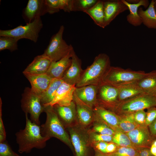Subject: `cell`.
I'll list each match as a JSON object with an SVG mask.
<instances>
[{"label": "cell", "mask_w": 156, "mask_h": 156, "mask_svg": "<svg viewBox=\"0 0 156 156\" xmlns=\"http://www.w3.org/2000/svg\"><path fill=\"white\" fill-rule=\"evenodd\" d=\"M26 124L25 128L15 134L18 146V151L20 153H28L34 148L42 149L46 146L49 139L42 135L40 126L32 122L25 113Z\"/></svg>", "instance_id": "cell-1"}, {"label": "cell", "mask_w": 156, "mask_h": 156, "mask_svg": "<svg viewBox=\"0 0 156 156\" xmlns=\"http://www.w3.org/2000/svg\"><path fill=\"white\" fill-rule=\"evenodd\" d=\"M111 67L109 56L105 53L99 54L95 57L92 63L83 70L76 87L99 85Z\"/></svg>", "instance_id": "cell-2"}, {"label": "cell", "mask_w": 156, "mask_h": 156, "mask_svg": "<svg viewBox=\"0 0 156 156\" xmlns=\"http://www.w3.org/2000/svg\"><path fill=\"white\" fill-rule=\"evenodd\" d=\"M44 107L47 117L45 122L40 126L42 135L49 139L55 138L72 148L70 136L53 106L48 105Z\"/></svg>", "instance_id": "cell-3"}, {"label": "cell", "mask_w": 156, "mask_h": 156, "mask_svg": "<svg viewBox=\"0 0 156 156\" xmlns=\"http://www.w3.org/2000/svg\"><path fill=\"white\" fill-rule=\"evenodd\" d=\"M147 74L142 71H135L111 66L100 84H108L118 88L132 83L143 78Z\"/></svg>", "instance_id": "cell-4"}, {"label": "cell", "mask_w": 156, "mask_h": 156, "mask_svg": "<svg viewBox=\"0 0 156 156\" xmlns=\"http://www.w3.org/2000/svg\"><path fill=\"white\" fill-rule=\"evenodd\" d=\"M154 107H156V96L144 94L119 102L111 111L120 115Z\"/></svg>", "instance_id": "cell-5"}, {"label": "cell", "mask_w": 156, "mask_h": 156, "mask_svg": "<svg viewBox=\"0 0 156 156\" xmlns=\"http://www.w3.org/2000/svg\"><path fill=\"white\" fill-rule=\"evenodd\" d=\"M43 26L41 17H38L25 25H19L12 29L0 30V36H9L19 40L26 39L36 42Z\"/></svg>", "instance_id": "cell-6"}, {"label": "cell", "mask_w": 156, "mask_h": 156, "mask_svg": "<svg viewBox=\"0 0 156 156\" xmlns=\"http://www.w3.org/2000/svg\"><path fill=\"white\" fill-rule=\"evenodd\" d=\"M21 106L23 111L30 115L31 120L39 125V116L44 112V107L42 104L40 96L35 93L31 88L26 87L21 100Z\"/></svg>", "instance_id": "cell-7"}, {"label": "cell", "mask_w": 156, "mask_h": 156, "mask_svg": "<svg viewBox=\"0 0 156 156\" xmlns=\"http://www.w3.org/2000/svg\"><path fill=\"white\" fill-rule=\"evenodd\" d=\"M76 156H88L90 141L88 130L80 126L77 122L66 127Z\"/></svg>", "instance_id": "cell-8"}, {"label": "cell", "mask_w": 156, "mask_h": 156, "mask_svg": "<svg viewBox=\"0 0 156 156\" xmlns=\"http://www.w3.org/2000/svg\"><path fill=\"white\" fill-rule=\"evenodd\" d=\"M64 29V26L61 25L57 32L52 36L43 53L52 61L59 60L73 49L71 45L68 44L63 38Z\"/></svg>", "instance_id": "cell-9"}, {"label": "cell", "mask_w": 156, "mask_h": 156, "mask_svg": "<svg viewBox=\"0 0 156 156\" xmlns=\"http://www.w3.org/2000/svg\"><path fill=\"white\" fill-rule=\"evenodd\" d=\"M119 89L106 84L98 86L97 99L98 105L111 111L119 102Z\"/></svg>", "instance_id": "cell-10"}, {"label": "cell", "mask_w": 156, "mask_h": 156, "mask_svg": "<svg viewBox=\"0 0 156 156\" xmlns=\"http://www.w3.org/2000/svg\"><path fill=\"white\" fill-rule=\"evenodd\" d=\"M136 148H150L154 138L151 135L148 126L139 125L133 130L126 133Z\"/></svg>", "instance_id": "cell-11"}, {"label": "cell", "mask_w": 156, "mask_h": 156, "mask_svg": "<svg viewBox=\"0 0 156 156\" xmlns=\"http://www.w3.org/2000/svg\"><path fill=\"white\" fill-rule=\"evenodd\" d=\"M73 101L76 105L77 121L80 126L86 128L94 122V114L93 108L80 100L75 92Z\"/></svg>", "instance_id": "cell-12"}, {"label": "cell", "mask_w": 156, "mask_h": 156, "mask_svg": "<svg viewBox=\"0 0 156 156\" xmlns=\"http://www.w3.org/2000/svg\"><path fill=\"white\" fill-rule=\"evenodd\" d=\"M93 110L94 114V121L105 124L116 132L121 131L118 126V115L98 105L94 107Z\"/></svg>", "instance_id": "cell-13"}, {"label": "cell", "mask_w": 156, "mask_h": 156, "mask_svg": "<svg viewBox=\"0 0 156 156\" xmlns=\"http://www.w3.org/2000/svg\"><path fill=\"white\" fill-rule=\"evenodd\" d=\"M103 1L104 28L109 25L119 14L129 10L122 0Z\"/></svg>", "instance_id": "cell-14"}, {"label": "cell", "mask_w": 156, "mask_h": 156, "mask_svg": "<svg viewBox=\"0 0 156 156\" xmlns=\"http://www.w3.org/2000/svg\"><path fill=\"white\" fill-rule=\"evenodd\" d=\"M76 88L75 85H70L63 82L57 90L53 100L48 106H53L55 105L61 106L70 105L73 100Z\"/></svg>", "instance_id": "cell-15"}, {"label": "cell", "mask_w": 156, "mask_h": 156, "mask_svg": "<svg viewBox=\"0 0 156 156\" xmlns=\"http://www.w3.org/2000/svg\"><path fill=\"white\" fill-rule=\"evenodd\" d=\"M71 64L65 73L62 80L70 85H75L79 81L83 70L81 67V61L76 54L72 52Z\"/></svg>", "instance_id": "cell-16"}, {"label": "cell", "mask_w": 156, "mask_h": 156, "mask_svg": "<svg viewBox=\"0 0 156 156\" xmlns=\"http://www.w3.org/2000/svg\"><path fill=\"white\" fill-rule=\"evenodd\" d=\"M23 73L30 82L32 90L40 96L47 88L52 79L47 73L34 74L24 71Z\"/></svg>", "instance_id": "cell-17"}, {"label": "cell", "mask_w": 156, "mask_h": 156, "mask_svg": "<svg viewBox=\"0 0 156 156\" xmlns=\"http://www.w3.org/2000/svg\"><path fill=\"white\" fill-rule=\"evenodd\" d=\"M98 88L97 86L88 85L76 87L75 92L80 100L93 108L98 105Z\"/></svg>", "instance_id": "cell-18"}, {"label": "cell", "mask_w": 156, "mask_h": 156, "mask_svg": "<svg viewBox=\"0 0 156 156\" xmlns=\"http://www.w3.org/2000/svg\"><path fill=\"white\" fill-rule=\"evenodd\" d=\"M53 106L65 128L77 122L76 105L73 100L68 106L55 105Z\"/></svg>", "instance_id": "cell-19"}, {"label": "cell", "mask_w": 156, "mask_h": 156, "mask_svg": "<svg viewBox=\"0 0 156 156\" xmlns=\"http://www.w3.org/2000/svg\"><path fill=\"white\" fill-rule=\"evenodd\" d=\"M73 49L59 60L52 61L47 74L52 78L62 79L71 64V57Z\"/></svg>", "instance_id": "cell-20"}, {"label": "cell", "mask_w": 156, "mask_h": 156, "mask_svg": "<svg viewBox=\"0 0 156 156\" xmlns=\"http://www.w3.org/2000/svg\"><path fill=\"white\" fill-rule=\"evenodd\" d=\"M144 94L156 96V70L147 73L146 75L131 83Z\"/></svg>", "instance_id": "cell-21"}, {"label": "cell", "mask_w": 156, "mask_h": 156, "mask_svg": "<svg viewBox=\"0 0 156 156\" xmlns=\"http://www.w3.org/2000/svg\"><path fill=\"white\" fill-rule=\"evenodd\" d=\"M52 62L43 53L36 57L24 71L34 74L47 73Z\"/></svg>", "instance_id": "cell-22"}, {"label": "cell", "mask_w": 156, "mask_h": 156, "mask_svg": "<svg viewBox=\"0 0 156 156\" xmlns=\"http://www.w3.org/2000/svg\"><path fill=\"white\" fill-rule=\"evenodd\" d=\"M47 13L45 0H29L24 11L29 22Z\"/></svg>", "instance_id": "cell-23"}, {"label": "cell", "mask_w": 156, "mask_h": 156, "mask_svg": "<svg viewBox=\"0 0 156 156\" xmlns=\"http://www.w3.org/2000/svg\"><path fill=\"white\" fill-rule=\"evenodd\" d=\"M122 1L127 6L129 11V14L126 17L127 22L135 27L140 25L142 22L138 14L139 8L142 6L147 8L149 5V1L147 0H140L139 2L135 3H130L125 0H122Z\"/></svg>", "instance_id": "cell-24"}, {"label": "cell", "mask_w": 156, "mask_h": 156, "mask_svg": "<svg viewBox=\"0 0 156 156\" xmlns=\"http://www.w3.org/2000/svg\"><path fill=\"white\" fill-rule=\"evenodd\" d=\"M154 0L151 1L148 7L145 10L140 7L138 14L141 18L142 23L149 28L156 29V12L154 6Z\"/></svg>", "instance_id": "cell-25"}, {"label": "cell", "mask_w": 156, "mask_h": 156, "mask_svg": "<svg viewBox=\"0 0 156 156\" xmlns=\"http://www.w3.org/2000/svg\"><path fill=\"white\" fill-rule=\"evenodd\" d=\"M47 12L53 14L63 10L65 12L72 11V0H45Z\"/></svg>", "instance_id": "cell-26"}, {"label": "cell", "mask_w": 156, "mask_h": 156, "mask_svg": "<svg viewBox=\"0 0 156 156\" xmlns=\"http://www.w3.org/2000/svg\"><path fill=\"white\" fill-rule=\"evenodd\" d=\"M63 82L62 79L52 78L49 86L40 96L41 102L44 107L48 106L53 100L57 90Z\"/></svg>", "instance_id": "cell-27"}, {"label": "cell", "mask_w": 156, "mask_h": 156, "mask_svg": "<svg viewBox=\"0 0 156 156\" xmlns=\"http://www.w3.org/2000/svg\"><path fill=\"white\" fill-rule=\"evenodd\" d=\"M84 12L90 16L96 25L104 28L103 1L98 0L94 6Z\"/></svg>", "instance_id": "cell-28"}, {"label": "cell", "mask_w": 156, "mask_h": 156, "mask_svg": "<svg viewBox=\"0 0 156 156\" xmlns=\"http://www.w3.org/2000/svg\"><path fill=\"white\" fill-rule=\"evenodd\" d=\"M134 114L131 113L118 115L119 118L118 126L121 131L126 133L139 126L134 119Z\"/></svg>", "instance_id": "cell-29"}, {"label": "cell", "mask_w": 156, "mask_h": 156, "mask_svg": "<svg viewBox=\"0 0 156 156\" xmlns=\"http://www.w3.org/2000/svg\"><path fill=\"white\" fill-rule=\"evenodd\" d=\"M119 102L144 94L132 84L118 88Z\"/></svg>", "instance_id": "cell-30"}, {"label": "cell", "mask_w": 156, "mask_h": 156, "mask_svg": "<svg viewBox=\"0 0 156 156\" xmlns=\"http://www.w3.org/2000/svg\"><path fill=\"white\" fill-rule=\"evenodd\" d=\"M112 142L118 147H131L136 148L126 134L121 131L116 132L113 135Z\"/></svg>", "instance_id": "cell-31"}, {"label": "cell", "mask_w": 156, "mask_h": 156, "mask_svg": "<svg viewBox=\"0 0 156 156\" xmlns=\"http://www.w3.org/2000/svg\"><path fill=\"white\" fill-rule=\"evenodd\" d=\"M19 40L9 36L0 37V51L8 49L12 52L18 49V42Z\"/></svg>", "instance_id": "cell-32"}, {"label": "cell", "mask_w": 156, "mask_h": 156, "mask_svg": "<svg viewBox=\"0 0 156 156\" xmlns=\"http://www.w3.org/2000/svg\"><path fill=\"white\" fill-rule=\"evenodd\" d=\"M97 0H72V11H85L90 9L97 2Z\"/></svg>", "instance_id": "cell-33"}, {"label": "cell", "mask_w": 156, "mask_h": 156, "mask_svg": "<svg viewBox=\"0 0 156 156\" xmlns=\"http://www.w3.org/2000/svg\"><path fill=\"white\" fill-rule=\"evenodd\" d=\"M91 131L99 134L113 135L116 131L105 124L94 121Z\"/></svg>", "instance_id": "cell-34"}, {"label": "cell", "mask_w": 156, "mask_h": 156, "mask_svg": "<svg viewBox=\"0 0 156 156\" xmlns=\"http://www.w3.org/2000/svg\"><path fill=\"white\" fill-rule=\"evenodd\" d=\"M113 156H139L137 149L126 147H118L116 151L111 153Z\"/></svg>", "instance_id": "cell-35"}, {"label": "cell", "mask_w": 156, "mask_h": 156, "mask_svg": "<svg viewBox=\"0 0 156 156\" xmlns=\"http://www.w3.org/2000/svg\"><path fill=\"white\" fill-rule=\"evenodd\" d=\"M90 142H112L113 135H103L93 132L88 130Z\"/></svg>", "instance_id": "cell-36"}, {"label": "cell", "mask_w": 156, "mask_h": 156, "mask_svg": "<svg viewBox=\"0 0 156 156\" xmlns=\"http://www.w3.org/2000/svg\"><path fill=\"white\" fill-rule=\"evenodd\" d=\"M6 140L0 142V156H17Z\"/></svg>", "instance_id": "cell-37"}, {"label": "cell", "mask_w": 156, "mask_h": 156, "mask_svg": "<svg viewBox=\"0 0 156 156\" xmlns=\"http://www.w3.org/2000/svg\"><path fill=\"white\" fill-rule=\"evenodd\" d=\"M156 119V107L147 109L146 112L145 125L148 126Z\"/></svg>", "instance_id": "cell-38"}, {"label": "cell", "mask_w": 156, "mask_h": 156, "mask_svg": "<svg viewBox=\"0 0 156 156\" xmlns=\"http://www.w3.org/2000/svg\"><path fill=\"white\" fill-rule=\"evenodd\" d=\"M108 143L104 142H91L90 146L93 148L96 152L106 153V148Z\"/></svg>", "instance_id": "cell-39"}, {"label": "cell", "mask_w": 156, "mask_h": 156, "mask_svg": "<svg viewBox=\"0 0 156 156\" xmlns=\"http://www.w3.org/2000/svg\"><path fill=\"white\" fill-rule=\"evenodd\" d=\"M146 112L144 110L137 111L134 114V119L139 125H145Z\"/></svg>", "instance_id": "cell-40"}, {"label": "cell", "mask_w": 156, "mask_h": 156, "mask_svg": "<svg viewBox=\"0 0 156 156\" xmlns=\"http://www.w3.org/2000/svg\"><path fill=\"white\" fill-rule=\"evenodd\" d=\"M2 102L0 98V142L6 140V134L2 119Z\"/></svg>", "instance_id": "cell-41"}, {"label": "cell", "mask_w": 156, "mask_h": 156, "mask_svg": "<svg viewBox=\"0 0 156 156\" xmlns=\"http://www.w3.org/2000/svg\"><path fill=\"white\" fill-rule=\"evenodd\" d=\"M137 149L139 156H153L151 152L150 148L142 147Z\"/></svg>", "instance_id": "cell-42"}, {"label": "cell", "mask_w": 156, "mask_h": 156, "mask_svg": "<svg viewBox=\"0 0 156 156\" xmlns=\"http://www.w3.org/2000/svg\"><path fill=\"white\" fill-rule=\"evenodd\" d=\"M118 147L115 143L112 142H108L106 148V153L110 154L114 152Z\"/></svg>", "instance_id": "cell-43"}, {"label": "cell", "mask_w": 156, "mask_h": 156, "mask_svg": "<svg viewBox=\"0 0 156 156\" xmlns=\"http://www.w3.org/2000/svg\"><path fill=\"white\" fill-rule=\"evenodd\" d=\"M148 127L153 137L154 138L156 137V119Z\"/></svg>", "instance_id": "cell-44"}, {"label": "cell", "mask_w": 156, "mask_h": 156, "mask_svg": "<svg viewBox=\"0 0 156 156\" xmlns=\"http://www.w3.org/2000/svg\"><path fill=\"white\" fill-rule=\"evenodd\" d=\"M150 150L153 156H156V146L152 144L150 148Z\"/></svg>", "instance_id": "cell-45"}, {"label": "cell", "mask_w": 156, "mask_h": 156, "mask_svg": "<svg viewBox=\"0 0 156 156\" xmlns=\"http://www.w3.org/2000/svg\"><path fill=\"white\" fill-rule=\"evenodd\" d=\"M94 156H113L111 154L103 153L98 152H96Z\"/></svg>", "instance_id": "cell-46"}, {"label": "cell", "mask_w": 156, "mask_h": 156, "mask_svg": "<svg viewBox=\"0 0 156 156\" xmlns=\"http://www.w3.org/2000/svg\"><path fill=\"white\" fill-rule=\"evenodd\" d=\"M156 146V140H154L152 144Z\"/></svg>", "instance_id": "cell-47"}, {"label": "cell", "mask_w": 156, "mask_h": 156, "mask_svg": "<svg viewBox=\"0 0 156 156\" xmlns=\"http://www.w3.org/2000/svg\"><path fill=\"white\" fill-rule=\"evenodd\" d=\"M154 2H155V4H154V6H155V11L156 12V0H154Z\"/></svg>", "instance_id": "cell-48"}, {"label": "cell", "mask_w": 156, "mask_h": 156, "mask_svg": "<svg viewBox=\"0 0 156 156\" xmlns=\"http://www.w3.org/2000/svg\"><path fill=\"white\" fill-rule=\"evenodd\" d=\"M17 156H20L18 154Z\"/></svg>", "instance_id": "cell-49"}, {"label": "cell", "mask_w": 156, "mask_h": 156, "mask_svg": "<svg viewBox=\"0 0 156 156\" xmlns=\"http://www.w3.org/2000/svg\"></svg>", "instance_id": "cell-50"}]
</instances>
